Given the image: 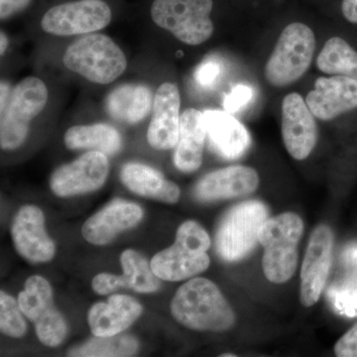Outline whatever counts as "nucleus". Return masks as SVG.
<instances>
[{
	"mask_svg": "<svg viewBox=\"0 0 357 357\" xmlns=\"http://www.w3.org/2000/svg\"><path fill=\"white\" fill-rule=\"evenodd\" d=\"M171 312L181 325L199 332H225L236 321L220 289L206 278L183 284L171 302Z\"/></svg>",
	"mask_w": 357,
	"mask_h": 357,
	"instance_id": "obj_1",
	"label": "nucleus"
},
{
	"mask_svg": "<svg viewBox=\"0 0 357 357\" xmlns=\"http://www.w3.org/2000/svg\"><path fill=\"white\" fill-rule=\"evenodd\" d=\"M304 232V222L294 213L268 218L259 232L264 248L262 267L272 283H285L292 278L298 266V244Z\"/></svg>",
	"mask_w": 357,
	"mask_h": 357,
	"instance_id": "obj_2",
	"label": "nucleus"
},
{
	"mask_svg": "<svg viewBox=\"0 0 357 357\" xmlns=\"http://www.w3.org/2000/svg\"><path fill=\"white\" fill-rule=\"evenodd\" d=\"M65 67L93 83L107 84L123 74L128 60L114 40L89 34L73 42L63 57Z\"/></svg>",
	"mask_w": 357,
	"mask_h": 357,
	"instance_id": "obj_3",
	"label": "nucleus"
},
{
	"mask_svg": "<svg viewBox=\"0 0 357 357\" xmlns=\"http://www.w3.org/2000/svg\"><path fill=\"white\" fill-rule=\"evenodd\" d=\"M316 49V37L309 26L292 23L282 31L265 66V79L273 86H289L306 74Z\"/></svg>",
	"mask_w": 357,
	"mask_h": 357,
	"instance_id": "obj_4",
	"label": "nucleus"
},
{
	"mask_svg": "<svg viewBox=\"0 0 357 357\" xmlns=\"http://www.w3.org/2000/svg\"><path fill=\"white\" fill-rule=\"evenodd\" d=\"M267 206L259 201H248L234 206L218 227L215 246L218 255L227 261H238L248 256L268 220Z\"/></svg>",
	"mask_w": 357,
	"mask_h": 357,
	"instance_id": "obj_5",
	"label": "nucleus"
},
{
	"mask_svg": "<svg viewBox=\"0 0 357 357\" xmlns=\"http://www.w3.org/2000/svg\"><path fill=\"white\" fill-rule=\"evenodd\" d=\"M213 0H154L151 17L183 43L196 46L211 38Z\"/></svg>",
	"mask_w": 357,
	"mask_h": 357,
	"instance_id": "obj_6",
	"label": "nucleus"
},
{
	"mask_svg": "<svg viewBox=\"0 0 357 357\" xmlns=\"http://www.w3.org/2000/svg\"><path fill=\"white\" fill-rule=\"evenodd\" d=\"M48 96L46 84L38 77H26L13 89L6 109L1 112L2 149L13 150L23 144L29 131L30 121L44 109Z\"/></svg>",
	"mask_w": 357,
	"mask_h": 357,
	"instance_id": "obj_7",
	"label": "nucleus"
},
{
	"mask_svg": "<svg viewBox=\"0 0 357 357\" xmlns=\"http://www.w3.org/2000/svg\"><path fill=\"white\" fill-rule=\"evenodd\" d=\"M18 303L23 314L34 324L42 344L55 347L64 342L67 324L54 306L53 291L46 279L38 275L28 278L24 290L18 296Z\"/></svg>",
	"mask_w": 357,
	"mask_h": 357,
	"instance_id": "obj_8",
	"label": "nucleus"
},
{
	"mask_svg": "<svg viewBox=\"0 0 357 357\" xmlns=\"http://www.w3.org/2000/svg\"><path fill=\"white\" fill-rule=\"evenodd\" d=\"M110 7L102 0H77L52 7L42 18V29L54 36L88 34L112 21Z\"/></svg>",
	"mask_w": 357,
	"mask_h": 357,
	"instance_id": "obj_9",
	"label": "nucleus"
},
{
	"mask_svg": "<svg viewBox=\"0 0 357 357\" xmlns=\"http://www.w3.org/2000/svg\"><path fill=\"white\" fill-rule=\"evenodd\" d=\"M333 248V230L328 225H318L310 237L301 270L300 300L303 306H314L321 298L332 265Z\"/></svg>",
	"mask_w": 357,
	"mask_h": 357,
	"instance_id": "obj_10",
	"label": "nucleus"
},
{
	"mask_svg": "<svg viewBox=\"0 0 357 357\" xmlns=\"http://www.w3.org/2000/svg\"><path fill=\"white\" fill-rule=\"evenodd\" d=\"M109 171L107 155L100 151L86 152L53 173L51 190L59 197H72L96 191L105 184Z\"/></svg>",
	"mask_w": 357,
	"mask_h": 357,
	"instance_id": "obj_11",
	"label": "nucleus"
},
{
	"mask_svg": "<svg viewBox=\"0 0 357 357\" xmlns=\"http://www.w3.org/2000/svg\"><path fill=\"white\" fill-rule=\"evenodd\" d=\"M282 137L289 154L299 161L307 158L316 146L314 115L299 93H289L282 102Z\"/></svg>",
	"mask_w": 357,
	"mask_h": 357,
	"instance_id": "obj_12",
	"label": "nucleus"
},
{
	"mask_svg": "<svg viewBox=\"0 0 357 357\" xmlns=\"http://www.w3.org/2000/svg\"><path fill=\"white\" fill-rule=\"evenodd\" d=\"M11 236L17 252L28 261L48 262L55 256V243L47 234L38 206L29 204L18 211L11 225Z\"/></svg>",
	"mask_w": 357,
	"mask_h": 357,
	"instance_id": "obj_13",
	"label": "nucleus"
},
{
	"mask_svg": "<svg viewBox=\"0 0 357 357\" xmlns=\"http://www.w3.org/2000/svg\"><path fill=\"white\" fill-rule=\"evenodd\" d=\"M180 107L177 84H162L155 93L153 112L147 131L150 146L157 150L176 147L180 134Z\"/></svg>",
	"mask_w": 357,
	"mask_h": 357,
	"instance_id": "obj_14",
	"label": "nucleus"
},
{
	"mask_svg": "<svg viewBox=\"0 0 357 357\" xmlns=\"http://www.w3.org/2000/svg\"><path fill=\"white\" fill-rule=\"evenodd\" d=\"M306 102L312 114L321 121H332L338 115L357 109V82L349 77H319Z\"/></svg>",
	"mask_w": 357,
	"mask_h": 357,
	"instance_id": "obj_15",
	"label": "nucleus"
},
{
	"mask_svg": "<svg viewBox=\"0 0 357 357\" xmlns=\"http://www.w3.org/2000/svg\"><path fill=\"white\" fill-rule=\"evenodd\" d=\"M123 274L102 273L96 275L91 282L93 291L98 295H107L119 288H129L138 293H152L158 290L161 279L155 275L151 265L132 249L121 255Z\"/></svg>",
	"mask_w": 357,
	"mask_h": 357,
	"instance_id": "obj_16",
	"label": "nucleus"
},
{
	"mask_svg": "<svg viewBox=\"0 0 357 357\" xmlns=\"http://www.w3.org/2000/svg\"><path fill=\"white\" fill-rule=\"evenodd\" d=\"M259 176L253 168L230 166L213 171L199 181L195 197L202 202L237 198L257 189Z\"/></svg>",
	"mask_w": 357,
	"mask_h": 357,
	"instance_id": "obj_17",
	"label": "nucleus"
},
{
	"mask_svg": "<svg viewBox=\"0 0 357 357\" xmlns=\"http://www.w3.org/2000/svg\"><path fill=\"white\" fill-rule=\"evenodd\" d=\"M142 215L137 204L116 199L89 218L82 227V234L89 243L105 245L121 231L137 225Z\"/></svg>",
	"mask_w": 357,
	"mask_h": 357,
	"instance_id": "obj_18",
	"label": "nucleus"
},
{
	"mask_svg": "<svg viewBox=\"0 0 357 357\" xmlns=\"http://www.w3.org/2000/svg\"><path fill=\"white\" fill-rule=\"evenodd\" d=\"M204 121L208 144L215 153L229 160L243 156L250 145V136L234 115L227 110H206Z\"/></svg>",
	"mask_w": 357,
	"mask_h": 357,
	"instance_id": "obj_19",
	"label": "nucleus"
},
{
	"mask_svg": "<svg viewBox=\"0 0 357 357\" xmlns=\"http://www.w3.org/2000/svg\"><path fill=\"white\" fill-rule=\"evenodd\" d=\"M142 307L130 296L114 295L107 303L89 309L88 323L95 337H112L129 328L139 318Z\"/></svg>",
	"mask_w": 357,
	"mask_h": 357,
	"instance_id": "obj_20",
	"label": "nucleus"
},
{
	"mask_svg": "<svg viewBox=\"0 0 357 357\" xmlns=\"http://www.w3.org/2000/svg\"><path fill=\"white\" fill-rule=\"evenodd\" d=\"M210 263L206 252L195 250L175 241L172 246L157 253L150 265L161 280L176 282L206 271Z\"/></svg>",
	"mask_w": 357,
	"mask_h": 357,
	"instance_id": "obj_21",
	"label": "nucleus"
},
{
	"mask_svg": "<svg viewBox=\"0 0 357 357\" xmlns=\"http://www.w3.org/2000/svg\"><path fill=\"white\" fill-rule=\"evenodd\" d=\"M206 138L203 112L195 109L185 110L181 115L180 134L174 154V163L178 170L185 173L198 170L203 162Z\"/></svg>",
	"mask_w": 357,
	"mask_h": 357,
	"instance_id": "obj_22",
	"label": "nucleus"
},
{
	"mask_svg": "<svg viewBox=\"0 0 357 357\" xmlns=\"http://www.w3.org/2000/svg\"><path fill=\"white\" fill-rule=\"evenodd\" d=\"M121 181L134 194L158 199L167 204L177 203L181 191L175 183L167 180L156 169L140 163H128L121 170Z\"/></svg>",
	"mask_w": 357,
	"mask_h": 357,
	"instance_id": "obj_23",
	"label": "nucleus"
},
{
	"mask_svg": "<svg viewBox=\"0 0 357 357\" xmlns=\"http://www.w3.org/2000/svg\"><path fill=\"white\" fill-rule=\"evenodd\" d=\"M151 89L143 84H122L114 89L107 98V114L116 121L128 124L138 123L150 114Z\"/></svg>",
	"mask_w": 357,
	"mask_h": 357,
	"instance_id": "obj_24",
	"label": "nucleus"
},
{
	"mask_svg": "<svg viewBox=\"0 0 357 357\" xmlns=\"http://www.w3.org/2000/svg\"><path fill=\"white\" fill-rule=\"evenodd\" d=\"M66 146L70 150L88 149L105 155L119 153L121 149V134L109 124L77 126L68 129L65 134Z\"/></svg>",
	"mask_w": 357,
	"mask_h": 357,
	"instance_id": "obj_25",
	"label": "nucleus"
},
{
	"mask_svg": "<svg viewBox=\"0 0 357 357\" xmlns=\"http://www.w3.org/2000/svg\"><path fill=\"white\" fill-rule=\"evenodd\" d=\"M317 67L325 74L347 77L357 82V52L345 40L333 37L319 54Z\"/></svg>",
	"mask_w": 357,
	"mask_h": 357,
	"instance_id": "obj_26",
	"label": "nucleus"
},
{
	"mask_svg": "<svg viewBox=\"0 0 357 357\" xmlns=\"http://www.w3.org/2000/svg\"><path fill=\"white\" fill-rule=\"evenodd\" d=\"M138 351V342L130 335L96 337L86 344L75 347L70 356L119 357L134 356Z\"/></svg>",
	"mask_w": 357,
	"mask_h": 357,
	"instance_id": "obj_27",
	"label": "nucleus"
},
{
	"mask_svg": "<svg viewBox=\"0 0 357 357\" xmlns=\"http://www.w3.org/2000/svg\"><path fill=\"white\" fill-rule=\"evenodd\" d=\"M20 303L8 294L0 292V330L7 337L20 338L25 335V319Z\"/></svg>",
	"mask_w": 357,
	"mask_h": 357,
	"instance_id": "obj_28",
	"label": "nucleus"
},
{
	"mask_svg": "<svg viewBox=\"0 0 357 357\" xmlns=\"http://www.w3.org/2000/svg\"><path fill=\"white\" fill-rule=\"evenodd\" d=\"M176 241L202 252H206L211 248L208 232L195 220H188L178 227Z\"/></svg>",
	"mask_w": 357,
	"mask_h": 357,
	"instance_id": "obj_29",
	"label": "nucleus"
},
{
	"mask_svg": "<svg viewBox=\"0 0 357 357\" xmlns=\"http://www.w3.org/2000/svg\"><path fill=\"white\" fill-rule=\"evenodd\" d=\"M252 89L248 86H237L231 93L225 98V109L229 114H234L243 109L252 98Z\"/></svg>",
	"mask_w": 357,
	"mask_h": 357,
	"instance_id": "obj_30",
	"label": "nucleus"
},
{
	"mask_svg": "<svg viewBox=\"0 0 357 357\" xmlns=\"http://www.w3.org/2000/svg\"><path fill=\"white\" fill-rule=\"evenodd\" d=\"M335 354L338 357H357V324L338 340Z\"/></svg>",
	"mask_w": 357,
	"mask_h": 357,
	"instance_id": "obj_31",
	"label": "nucleus"
},
{
	"mask_svg": "<svg viewBox=\"0 0 357 357\" xmlns=\"http://www.w3.org/2000/svg\"><path fill=\"white\" fill-rule=\"evenodd\" d=\"M220 74V66L215 61H208L198 67L195 72L197 83L203 86H211L215 84Z\"/></svg>",
	"mask_w": 357,
	"mask_h": 357,
	"instance_id": "obj_32",
	"label": "nucleus"
},
{
	"mask_svg": "<svg viewBox=\"0 0 357 357\" xmlns=\"http://www.w3.org/2000/svg\"><path fill=\"white\" fill-rule=\"evenodd\" d=\"M31 0H0V17L7 20L25 8Z\"/></svg>",
	"mask_w": 357,
	"mask_h": 357,
	"instance_id": "obj_33",
	"label": "nucleus"
},
{
	"mask_svg": "<svg viewBox=\"0 0 357 357\" xmlns=\"http://www.w3.org/2000/svg\"><path fill=\"white\" fill-rule=\"evenodd\" d=\"M342 10L345 20L357 24V0H342Z\"/></svg>",
	"mask_w": 357,
	"mask_h": 357,
	"instance_id": "obj_34",
	"label": "nucleus"
},
{
	"mask_svg": "<svg viewBox=\"0 0 357 357\" xmlns=\"http://www.w3.org/2000/svg\"><path fill=\"white\" fill-rule=\"evenodd\" d=\"M344 260L347 269L357 272V245H352L345 250Z\"/></svg>",
	"mask_w": 357,
	"mask_h": 357,
	"instance_id": "obj_35",
	"label": "nucleus"
},
{
	"mask_svg": "<svg viewBox=\"0 0 357 357\" xmlns=\"http://www.w3.org/2000/svg\"><path fill=\"white\" fill-rule=\"evenodd\" d=\"M9 86L8 84H1V112L6 109V103L9 98Z\"/></svg>",
	"mask_w": 357,
	"mask_h": 357,
	"instance_id": "obj_36",
	"label": "nucleus"
},
{
	"mask_svg": "<svg viewBox=\"0 0 357 357\" xmlns=\"http://www.w3.org/2000/svg\"><path fill=\"white\" fill-rule=\"evenodd\" d=\"M0 37H1V42H0V44H1V48H0V54L3 55V54L6 53L7 46H8V40H7L6 35L4 34L3 32H1Z\"/></svg>",
	"mask_w": 357,
	"mask_h": 357,
	"instance_id": "obj_37",
	"label": "nucleus"
},
{
	"mask_svg": "<svg viewBox=\"0 0 357 357\" xmlns=\"http://www.w3.org/2000/svg\"><path fill=\"white\" fill-rule=\"evenodd\" d=\"M222 357H234V356H236V354H222Z\"/></svg>",
	"mask_w": 357,
	"mask_h": 357,
	"instance_id": "obj_38",
	"label": "nucleus"
}]
</instances>
